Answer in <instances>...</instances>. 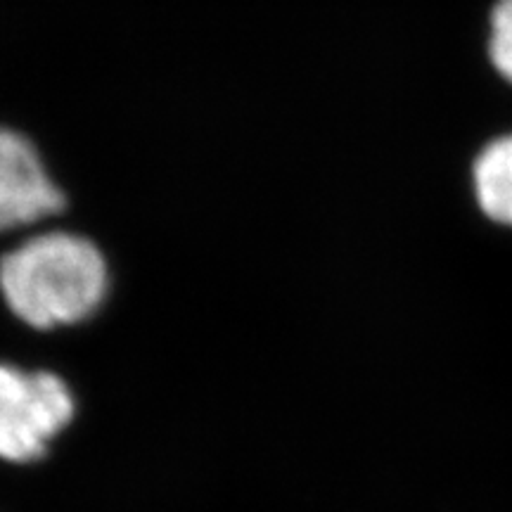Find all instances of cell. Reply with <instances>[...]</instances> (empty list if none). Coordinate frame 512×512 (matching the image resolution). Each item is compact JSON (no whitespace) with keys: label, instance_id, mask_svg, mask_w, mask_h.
<instances>
[{"label":"cell","instance_id":"3957f363","mask_svg":"<svg viewBox=\"0 0 512 512\" xmlns=\"http://www.w3.org/2000/svg\"><path fill=\"white\" fill-rule=\"evenodd\" d=\"M64 204L67 197L38 147L15 128L0 126V233L46 221Z\"/></svg>","mask_w":512,"mask_h":512},{"label":"cell","instance_id":"6da1fadb","mask_svg":"<svg viewBox=\"0 0 512 512\" xmlns=\"http://www.w3.org/2000/svg\"><path fill=\"white\" fill-rule=\"evenodd\" d=\"M110 287L95 242L69 230L34 235L0 259V292L10 311L36 330L91 318Z\"/></svg>","mask_w":512,"mask_h":512},{"label":"cell","instance_id":"277c9868","mask_svg":"<svg viewBox=\"0 0 512 512\" xmlns=\"http://www.w3.org/2000/svg\"><path fill=\"white\" fill-rule=\"evenodd\" d=\"M479 209L491 221L512 226V133L489 140L472 166Z\"/></svg>","mask_w":512,"mask_h":512},{"label":"cell","instance_id":"7a4b0ae2","mask_svg":"<svg viewBox=\"0 0 512 512\" xmlns=\"http://www.w3.org/2000/svg\"><path fill=\"white\" fill-rule=\"evenodd\" d=\"M74 418V396L62 377L24 373L0 363V458L31 463Z\"/></svg>","mask_w":512,"mask_h":512},{"label":"cell","instance_id":"5b68a950","mask_svg":"<svg viewBox=\"0 0 512 512\" xmlns=\"http://www.w3.org/2000/svg\"><path fill=\"white\" fill-rule=\"evenodd\" d=\"M486 53L496 74L512 86V0H496L491 10Z\"/></svg>","mask_w":512,"mask_h":512}]
</instances>
